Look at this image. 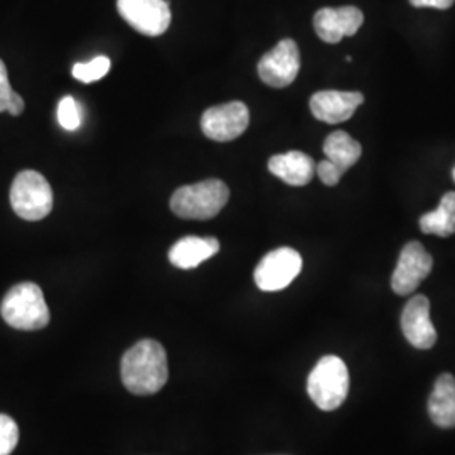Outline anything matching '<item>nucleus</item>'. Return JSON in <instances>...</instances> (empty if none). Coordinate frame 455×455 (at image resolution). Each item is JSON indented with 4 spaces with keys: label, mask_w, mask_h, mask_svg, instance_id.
<instances>
[{
    "label": "nucleus",
    "mask_w": 455,
    "mask_h": 455,
    "mask_svg": "<svg viewBox=\"0 0 455 455\" xmlns=\"http://www.w3.org/2000/svg\"><path fill=\"white\" fill-rule=\"evenodd\" d=\"M167 379V355L161 342L144 339L124 355L122 381L133 395H154L163 390Z\"/></svg>",
    "instance_id": "1"
},
{
    "label": "nucleus",
    "mask_w": 455,
    "mask_h": 455,
    "mask_svg": "<svg viewBox=\"0 0 455 455\" xmlns=\"http://www.w3.org/2000/svg\"><path fill=\"white\" fill-rule=\"evenodd\" d=\"M0 314L7 324L19 331H39L51 319L44 293L33 282L19 283L5 293Z\"/></svg>",
    "instance_id": "2"
},
{
    "label": "nucleus",
    "mask_w": 455,
    "mask_h": 455,
    "mask_svg": "<svg viewBox=\"0 0 455 455\" xmlns=\"http://www.w3.org/2000/svg\"><path fill=\"white\" fill-rule=\"evenodd\" d=\"M229 189L223 180H208L180 188L171 197V210L184 220H212L227 206Z\"/></svg>",
    "instance_id": "3"
},
{
    "label": "nucleus",
    "mask_w": 455,
    "mask_h": 455,
    "mask_svg": "<svg viewBox=\"0 0 455 455\" xmlns=\"http://www.w3.org/2000/svg\"><path fill=\"white\" fill-rule=\"evenodd\" d=\"M307 393L312 402L324 411L341 407L349 393V371L344 361L338 356L321 359L310 371Z\"/></svg>",
    "instance_id": "4"
},
{
    "label": "nucleus",
    "mask_w": 455,
    "mask_h": 455,
    "mask_svg": "<svg viewBox=\"0 0 455 455\" xmlns=\"http://www.w3.org/2000/svg\"><path fill=\"white\" fill-rule=\"evenodd\" d=\"M11 206L19 218L39 221L52 210V189L48 180L36 171H22L11 188Z\"/></svg>",
    "instance_id": "5"
},
{
    "label": "nucleus",
    "mask_w": 455,
    "mask_h": 455,
    "mask_svg": "<svg viewBox=\"0 0 455 455\" xmlns=\"http://www.w3.org/2000/svg\"><path fill=\"white\" fill-rule=\"evenodd\" d=\"M302 270V257L293 248H276L261 259L255 268V283L263 292H278L289 287Z\"/></svg>",
    "instance_id": "6"
},
{
    "label": "nucleus",
    "mask_w": 455,
    "mask_h": 455,
    "mask_svg": "<svg viewBox=\"0 0 455 455\" xmlns=\"http://www.w3.org/2000/svg\"><path fill=\"white\" fill-rule=\"evenodd\" d=\"M116 9L129 26L148 37L163 36L172 19L167 0H118Z\"/></svg>",
    "instance_id": "7"
},
{
    "label": "nucleus",
    "mask_w": 455,
    "mask_h": 455,
    "mask_svg": "<svg viewBox=\"0 0 455 455\" xmlns=\"http://www.w3.org/2000/svg\"><path fill=\"white\" fill-rule=\"evenodd\" d=\"M250 112L243 101H229L208 108L201 116V131L214 142H231L243 135Z\"/></svg>",
    "instance_id": "8"
},
{
    "label": "nucleus",
    "mask_w": 455,
    "mask_h": 455,
    "mask_svg": "<svg viewBox=\"0 0 455 455\" xmlns=\"http://www.w3.org/2000/svg\"><path fill=\"white\" fill-rule=\"evenodd\" d=\"M300 69V52L292 39H283L259 63L261 82L272 88H285L292 84Z\"/></svg>",
    "instance_id": "9"
},
{
    "label": "nucleus",
    "mask_w": 455,
    "mask_h": 455,
    "mask_svg": "<svg viewBox=\"0 0 455 455\" xmlns=\"http://www.w3.org/2000/svg\"><path fill=\"white\" fill-rule=\"evenodd\" d=\"M434 260L419 242H410L402 250L396 268L391 276V289L396 295L415 292L417 287L432 272Z\"/></svg>",
    "instance_id": "10"
},
{
    "label": "nucleus",
    "mask_w": 455,
    "mask_h": 455,
    "mask_svg": "<svg viewBox=\"0 0 455 455\" xmlns=\"http://www.w3.org/2000/svg\"><path fill=\"white\" fill-rule=\"evenodd\" d=\"M364 22V16L355 5L324 7L314 16V29L317 36L329 44H338L342 37H351L358 33Z\"/></svg>",
    "instance_id": "11"
},
{
    "label": "nucleus",
    "mask_w": 455,
    "mask_h": 455,
    "mask_svg": "<svg viewBox=\"0 0 455 455\" xmlns=\"http://www.w3.org/2000/svg\"><path fill=\"white\" fill-rule=\"evenodd\" d=\"M402 331L417 349H430L437 342V331L430 321V302L425 295H415L408 300L402 314Z\"/></svg>",
    "instance_id": "12"
},
{
    "label": "nucleus",
    "mask_w": 455,
    "mask_h": 455,
    "mask_svg": "<svg viewBox=\"0 0 455 455\" xmlns=\"http://www.w3.org/2000/svg\"><path fill=\"white\" fill-rule=\"evenodd\" d=\"M363 101L364 97L359 92L325 90L310 98V112L317 120L336 125L349 120Z\"/></svg>",
    "instance_id": "13"
},
{
    "label": "nucleus",
    "mask_w": 455,
    "mask_h": 455,
    "mask_svg": "<svg viewBox=\"0 0 455 455\" xmlns=\"http://www.w3.org/2000/svg\"><path fill=\"white\" fill-rule=\"evenodd\" d=\"M268 171L289 186H307L315 174V163L307 154L291 150L274 156L268 161Z\"/></svg>",
    "instance_id": "14"
},
{
    "label": "nucleus",
    "mask_w": 455,
    "mask_h": 455,
    "mask_svg": "<svg viewBox=\"0 0 455 455\" xmlns=\"http://www.w3.org/2000/svg\"><path fill=\"white\" fill-rule=\"evenodd\" d=\"M220 251V242L216 238H201V236H186L169 250V261L182 268L191 270L199 267L203 261L210 260Z\"/></svg>",
    "instance_id": "15"
},
{
    "label": "nucleus",
    "mask_w": 455,
    "mask_h": 455,
    "mask_svg": "<svg viewBox=\"0 0 455 455\" xmlns=\"http://www.w3.org/2000/svg\"><path fill=\"white\" fill-rule=\"evenodd\" d=\"M428 415L442 428L455 427V378L451 373L440 374L428 398Z\"/></svg>",
    "instance_id": "16"
},
{
    "label": "nucleus",
    "mask_w": 455,
    "mask_h": 455,
    "mask_svg": "<svg viewBox=\"0 0 455 455\" xmlns=\"http://www.w3.org/2000/svg\"><path fill=\"white\" fill-rule=\"evenodd\" d=\"M324 154L327 161L334 164L341 172H346L349 167L358 163L363 148L349 133L336 131L325 139Z\"/></svg>",
    "instance_id": "17"
},
{
    "label": "nucleus",
    "mask_w": 455,
    "mask_h": 455,
    "mask_svg": "<svg viewBox=\"0 0 455 455\" xmlns=\"http://www.w3.org/2000/svg\"><path fill=\"white\" fill-rule=\"evenodd\" d=\"M420 229L425 235L447 238L455 233V193L442 196L439 208L420 218Z\"/></svg>",
    "instance_id": "18"
},
{
    "label": "nucleus",
    "mask_w": 455,
    "mask_h": 455,
    "mask_svg": "<svg viewBox=\"0 0 455 455\" xmlns=\"http://www.w3.org/2000/svg\"><path fill=\"white\" fill-rule=\"evenodd\" d=\"M110 60L107 56H97L88 63H78L73 66V76L82 83H95L107 76L110 71Z\"/></svg>",
    "instance_id": "19"
},
{
    "label": "nucleus",
    "mask_w": 455,
    "mask_h": 455,
    "mask_svg": "<svg viewBox=\"0 0 455 455\" xmlns=\"http://www.w3.org/2000/svg\"><path fill=\"white\" fill-rule=\"evenodd\" d=\"M82 108L73 97H65L58 105V122L68 132L78 131L82 125Z\"/></svg>",
    "instance_id": "20"
},
{
    "label": "nucleus",
    "mask_w": 455,
    "mask_h": 455,
    "mask_svg": "<svg viewBox=\"0 0 455 455\" xmlns=\"http://www.w3.org/2000/svg\"><path fill=\"white\" fill-rule=\"evenodd\" d=\"M19 442V427L9 417L0 413V455H11Z\"/></svg>",
    "instance_id": "21"
},
{
    "label": "nucleus",
    "mask_w": 455,
    "mask_h": 455,
    "mask_svg": "<svg viewBox=\"0 0 455 455\" xmlns=\"http://www.w3.org/2000/svg\"><path fill=\"white\" fill-rule=\"evenodd\" d=\"M315 172L325 186H338L342 176H344V172H341L334 164L327 161V159L315 167Z\"/></svg>",
    "instance_id": "22"
},
{
    "label": "nucleus",
    "mask_w": 455,
    "mask_h": 455,
    "mask_svg": "<svg viewBox=\"0 0 455 455\" xmlns=\"http://www.w3.org/2000/svg\"><path fill=\"white\" fill-rule=\"evenodd\" d=\"M12 93H14V90L11 88V83H9L7 68L4 65V61L0 60V114L7 112L9 100L12 97Z\"/></svg>",
    "instance_id": "23"
},
{
    "label": "nucleus",
    "mask_w": 455,
    "mask_h": 455,
    "mask_svg": "<svg viewBox=\"0 0 455 455\" xmlns=\"http://www.w3.org/2000/svg\"><path fill=\"white\" fill-rule=\"evenodd\" d=\"M455 0H410L413 7H432V9H451L454 5Z\"/></svg>",
    "instance_id": "24"
},
{
    "label": "nucleus",
    "mask_w": 455,
    "mask_h": 455,
    "mask_svg": "<svg viewBox=\"0 0 455 455\" xmlns=\"http://www.w3.org/2000/svg\"><path fill=\"white\" fill-rule=\"evenodd\" d=\"M7 112L11 115H14V116H17V115L22 114L24 112V100H22V97L19 95V93H12V97H11V100H9V107H7Z\"/></svg>",
    "instance_id": "25"
},
{
    "label": "nucleus",
    "mask_w": 455,
    "mask_h": 455,
    "mask_svg": "<svg viewBox=\"0 0 455 455\" xmlns=\"http://www.w3.org/2000/svg\"><path fill=\"white\" fill-rule=\"evenodd\" d=\"M454 180H455V169H454Z\"/></svg>",
    "instance_id": "26"
}]
</instances>
